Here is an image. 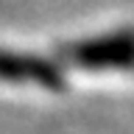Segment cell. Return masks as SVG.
Wrapping results in <instances>:
<instances>
[{
    "label": "cell",
    "mask_w": 134,
    "mask_h": 134,
    "mask_svg": "<svg viewBox=\"0 0 134 134\" xmlns=\"http://www.w3.org/2000/svg\"><path fill=\"white\" fill-rule=\"evenodd\" d=\"M81 64H131L134 62V36H109L103 42H90L75 50Z\"/></svg>",
    "instance_id": "6da1fadb"
}]
</instances>
